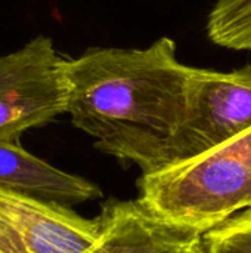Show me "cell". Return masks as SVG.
<instances>
[{"instance_id":"8fae6325","label":"cell","mask_w":251,"mask_h":253,"mask_svg":"<svg viewBox=\"0 0 251 253\" xmlns=\"http://www.w3.org/2000/svg\"><path fill=\"white\" fill-rule=\"evenodd\" d=\"M250 211H251V208H250Z\"/></svg>"},{"instance_id":"7a4b0ae2","label":"cell","mask_w":251,"mask_h":253,"mask_svg":"<svg viewBox=\"0 0 251 253\" xmlns=\"http://www.w3.org/2000/svg\"><path fill=\"white\" fill-rule=\"evenodd\" d=\"M138 202L167 225L203 236L251 208V129L200 156L142 173Z\"/></svg>"},{"instance_id":"3957f363","label":"cell","mask_w":251,"mask_h":253,"mask_svg":"<svg viewBox=\"0 0 251 253\" xmlns=\"http://www.w3.org/2000/svg\"><path fill=\"white\" fill-rule=\"evenodd\" d=\"M65 59L47 36L0 55V141L21 142L31 129L67 113Z\"/></svg>"},{"instance_id":"5b68a950","label":"cell","mask_w":251,"mask_h":253,"mask_svg":"<svg viewBox=\"0 0 251 253\" xmlns=\"http://www.w3.org/2000/svg\"><path fill=\"white\" fill-rule=\"evenodd\" d=\"M104 218L87 219L68 206L0 188V253H89Z\"/></svg>"},{"instance_id":"ba28073f","label":"cell","mask_w":251,"mask_h":253,"mask_svg":"<svg viewBox=\"0 0 251 253\" xmlns=\"http://www.w3.org/2000/svg\"><path fill=\"white\" fill-rule=\"evenodd\" d=\"M206 33L212 43L229 50H251V0H217Z\"/></svg>"},{"instance_id":"6da1fadb","label":"cell","mask_w":251,"mask_h":253,"mask_svg":"<svg viewBox=\"0 0 251 253\" xmlns=\"http://www.w3.org/2000/svg\"><path fill=\"white\" fill-rule=\"evenodd\" d=\"M191 68L170 37L148 47H89L65 59L67 114L104 154L142 173L163 169L185 117Z\"/></svg>"},{"instance_id":"9c48e42d","label":"cell","mask_w":251,"mask_h":253,"mask_svg":"<svg viewBox=\"0 0 251 253\" xmlns=\"http://www.w3.org/2000/svg\"><path fill=\"white\" fill-rule=\"evenodd\" d=\"M206 253H251V211L246 209L201 236Z\"/></svg>"},{"instance_id":"52a82bcc","label":"cell","mask_w":251,"mask_h":253,"mask_svg":"<svg viewBox=\"0 0 251 253\" xmlns=\"http://www.w3.org/2000/svg\"><path fill=\"white\" fill-rule=\"evenodd\" d=\"M0 188L68 208L102 196L96 184L49 165L24 150L21 142L1 141Z\"/></svg>"},{"instance_id":"7c38bea8","label":"cell","mask_w":251,"mask_h":253,"mask_svg":"<svg viewBox=\"0 0 251 253\" xmlns=\"http://www.w3.org/2000/svg\"><path fill=\"white\" fill-rule=\"evenodd\" d=\"M249 211H250V209H249Z\"/></svg>"},{"instance_id":"277c9868","label":"cell","mask_w":251,"mask_h":253,"mask_svg":"<svg viewBox=\"0 0 251 253\" xmlns=\"http://www.w3.org/2000/svg\"><path fill=\"white\" fill-rule=\"evenodd\" d=\"M250 129V64L232 71L192 67L185 117L172 144L167 166L200 156Z\"/></svg>"},{"instance_id":"8992f818","label":"cell","mask_w":251,"mask_h":253,"mask_svg":"<svg viewBox=\"0 0 251 253\" xmlns=\"http://www.w3.org/2000/svg\"><path fill=\"white\" fill-rule=\"evenodd\" d=\"M104 234L89 253H186L201 236L164 224L139 202L109 200L102 209Z\"/></svg>"},{"instance_id":"30bf717a","label":"cell","mask_w":251,"mask_h":253,"mask_svg":"<svg viewBox=\"0 0 251 253\" xmlns=\"http://www.w3.org/2000/svg\"><path fill=\"white\" fill-rule=\"evenodd\" d=\"M186 253H206L204 248H203V245H201V237H200L198 240H195V242L188 248Z\"/></svg>"}]
</instances>
